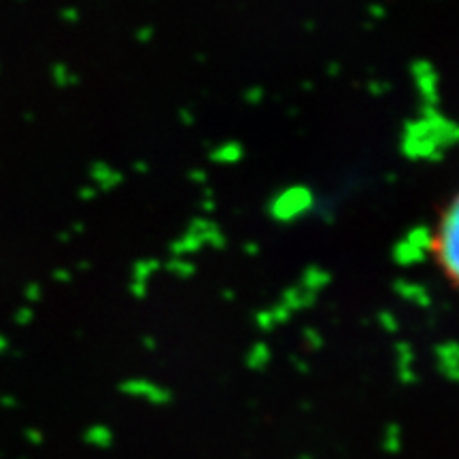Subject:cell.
<instances>
[{
  "instance_id": "1",
  "label": "cell",
  "mask_w": 459,
  "mask_h": 459,
  "mask_svg": "<svg viewBox=\"0 0 459 459\" xmlns=\"http://www.w3.org/2000/svg\"><path fill=\"white\" fill-rule=\"evenodd\" d=\"M428 253L443 281L459 296V188L445 198L432 220Z\"/></svg>"
}]
</instances>
